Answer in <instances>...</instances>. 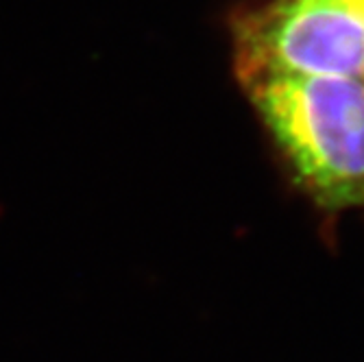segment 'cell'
Returning <instances> with one entry per match:
<instances>
[{
  "label": "cell",
  "mask_w": 364,
  "mask_h": 362,
  "mask_svg": "<svg viewBox=\"0 0 364 362\" xmlns=\"http://www.w3.org/2000/svg\"><path fill=\"white\" fill-rule=\"evenodd\" d=\"M292 183L325 212L364 210V79L238 81Z\"/></svg>",
  "instance_id": "obj_1"
},
{
  "label": "cell",
  "mask_w": 364,
  "mask_h": 362,
  "mask_svg": "<svg viewBox=\"0 0 364 362\" xmlns=\"http://www.w3.org/2000/svg\"><path fill=\"white\" fill-rule=\"evenodd\" d=\"M236 79L362 77L364 0H264L231 20Z\"/></svg>",
  "instance_id": "obj_2"
}]
</instances>
